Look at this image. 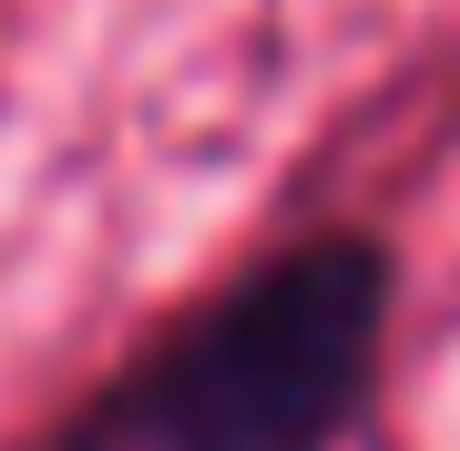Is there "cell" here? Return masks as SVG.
Returning a JSON list of instances; mask_svg holds the SVG:
<instances>
[{
    "label": "cell",
    "instance_id": "6da1fadb",
    "mask_svg": "<svg viewBox=\"0 0 460 451\" xmlns=\"http://www.w3.org/2000/svg\"><path fill=\"white\" fill-rule=\"evenodd\" d=\"M399 267L358 226L296 236L113 369L51 451H338L368 420Z\"/></svg>",
    "mask_w": 460,
    "mask_h": 451
}]
</instances>
